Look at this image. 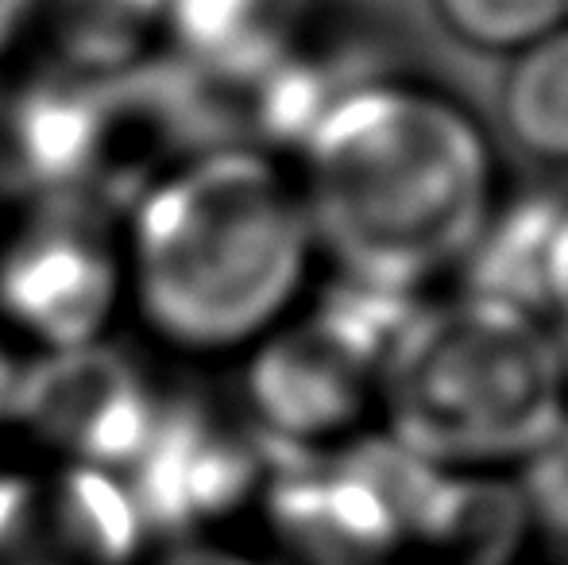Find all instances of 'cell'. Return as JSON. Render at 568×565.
Listing matches in <instances>:
<instances>
[{
    "label": "cell",
    "instance_id": "6da1fadb",
    "mask_svg": "<svg viewBox=\"0 0 568 565\" xmlns=\"http://www.w3.org/2000/svg\"><path fill=\"white\" fill-rule=\"evenodd\" d=\"M298 194L348 283L406 294L468 264L495 218L499 163L464 101L414 78L337 90L302 140Z\"/></svg>",
    "mask_w": 568,
    "mask_h": 565
},
{
    "label": "cell",
    "instance_id": "7a4b0ae2",
    "mask_svg": "<svg viewBox=\"0 0 568 565\" xmlns=\"http://www.w3.org/2000/svg\"><path fill=\"white\" fill-rule=\"evenodd\" d=\"M314 229L263 151H205L143 194L135 283L148 317L190 349L267 337L310 280Z\"/></svg>",
    "mask_w": 568,
    "mask_h": 565
},
{
    "label": "cell",
    "instance_id": "3957f363",
    "mask_svg": "<svg viewBox=\"0 0 568 565\" xmlns=\"http://www.w3.org/2000/svg\"><path fill=\"white\" fill-rule=\"evenodd\" d=\"M390 445L449 476L541 457L568 426V353L541 317L484 294L418 302L379 364Z\"/></svg>",
    "mask_w": 568,
    "mask_h": 565
},
{
    "label": "cell",
    "instance_id": "277c9868",
    "mask_svg": "<svg viewBox=\"0 0 568 565\" xmlns=\"http://www.w3.org/2000/svg\"><path fill=\"white\" fill-rule=\"evenodd\" d=\"M434 481V468L406 453L395 473L390 457L379 453L306 461L275 481L271 512L286 538L314 562L387 565L410 554Z\"/></svg>",
    "mask_w": 568,
    "mask_h": 565
},
{
    "label": "cell",
    "instance_id": "5b68a950",
    "mask_svg": "<svg viewBox=\"0 0 568 565\" xmlns=\"http://www.w3.org/2000/svg\"><path fill=\"white\" fill-rule=\"evenodd\" d=\"M159 403L128 356L105 345L54 349L28 364L20 384V411L39 437L90 468H128L143 450Z\"/></svg>",
    "mask_w": 568,
    "mask_h": 565
},
{
    "label": "cell",
    "instance_id": "8992f818",
    "mask_svg": "<svg viewBox=\"0 0 568 565\" xmlns=\"http://www.w3.org/2000/svg\"><path fill=\"white\" fill-rule=\"evenodd\" d=\"M143 531L128 484L105 468L0 476V565H132Z\"/></svg>",
    "mask_w": 568,
    "mask_h": 565
},
{
    "label": "cell",
    "instance_id": "52a82bcc",
    "mask_svg": "<svg viewBox=\"0 0 568 565\" xmlns=\"http://www.w3.org/2000/svg\"><path fill=\"white\" fill-rule=\"evenodd\" d=\"M143 527L190 531L244 504L260 481V453L194 403L159 407L151 434L128 465Z\"/></svg>",
    "mask_w": 568,
    "mask_h": 565
},
{
    "label": "cell",
    "instance_id": "ba28073f",
    "mask_svg": "<svg viewBox=\"0 0 568 565\" xmlns=\"http://www.w3.org/2000/svg\"><path fill=\"white\" fill-rule=\"evenodd\" d=\"M116 299V264L78 213L31 225L0 260V306L54 349L90 345Z\"/></svg>",
    "mask_w": 568,
    "mask_h": 565
},
{
    "label": "cell",
    "instance_id": "9c48e42d",
    "mask_svg": "<svg viewBox=\"0 0 568 565\" xmlns=\"http://www.w3.org/2000/svg\"><path fill=\"white\" fill-rule=\"evenodd\" d=\"M499 121L534 163L568 167V23L507 59Z\"/></svg>",
    "mask_w": 568,
    "mask_h": 565
},
{
    "label": "cell",
    "instance_id": "30bf717a",
    "mask_svg": "<svg viewBox=\"0 0 568 565\" xmlns=\"http://www.w3.org/2000/svg\"><path fill=\"white\" fill-rule=\"evenodd\" d=\"M59 39L74 74H116L143 47L151 23L163 20V0H54Z\"/></svg>",
    "mask_w": 568,
    "mask_h": 565
},
{
    "label": "cell",
    "instance_id": "8fae6325",
    "mask_svg": "<svg viewBox=\"0 0 568 565\" xmlns=\"http://www.w3.org/2000/svg\"><path fill=\"white\" fill-rule=\"evenodd\" d=\"M429 4L456 43L507 59L568 23V0H429Z\"/></svg>",
    "mask_w": 568,
    "mask_h": 565
},
{
    "label": "cell",
    "instance_id": "7c38bea8",
    "mask_svg": "<svg viewBox=\"0 0 568 565\" xmlns=\"http://www.w3.org/2000/svg\"><path fill=\"white\" fill-rule=\"evenodd\" d=\"M267 0H163V23L190 51V59H221L263 43Z\"/></svg>",
    "mask_w": 568,
    "mask_h": 565
},
{
    "label": "cell",
    "instance_id": "4fadbf2b",
    "mask_svg": "<svg viewBox=\"0 0 568 565\" xmlns=\"http://www.w3.org/2000/svg\"><path fill=\"white\" fill-rule=\"evenodd\" d=\"M538 317L568 349V194L549 198L538 268Z\"/></svg>",
    "mask_w": 568,
    "mask_h": 565
},
{
    "label": "cell",
    "instance_id": "5bb4252c",
    "mask_svg": "<svg viewBox=\"0 0 568 565\" xmlns=\"http://www.w3.org/2000/svg\"><path fill=\"white\" fill-rule=\"evenodd\" d=\"M20 384L23 364H16V356L0 349V423H12L20 411Z\"/></svg>",
    "mask_w": 568,
    "mask_h": 565
},
{
    "label": "cell",
    "instance_id": "9a60e30c",
    "mask_svg": "<svg viewBox=\"0 0 568 565\" xmlns=\"http://www.w3.org/2000/svg\"><path fill=\"white\" fill-rule=\"evenodd\" d=\"M159 565H255V562L244 558V554L221 551V546H182V551H174L171 558Z\"/></svg>",
    "mask_w": 568,
    "mask_h": 565
}]
</instances>
